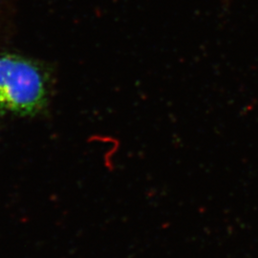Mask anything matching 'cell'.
Segmentation results:
<instances>
[{
    "label": "cell",
    "mask_w": 258,
    "mask_h": 258,
    "mask_svg": "<svg viewBox=\"0 0 258 258\" xmlns=\"http://www.w3.org/2000/svg\"><path fill=\"white\" fill-rule=\"evenodd\" d=\"M46 79L29 58L0 54V112L31 116L46 104Z\"/></svg>",
    "instance_id": "1"
},
{
    "label": "cell",
    "mask_w": 258,
    "mask_h": 258,
    "mask_svg": "<svg viewBox=\"0 0 258 258\" xmlns=\"http://www.w3.org/2000/svg\"><path fill=\"white\" fill-rule=\"evenodd\" d=\"M232 0H226V3H231Z\"/></svg>",
    "instance_id": "2"
}]
</instances>
